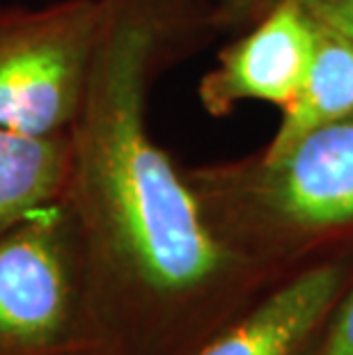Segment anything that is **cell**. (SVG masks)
I'll return each mask as SVG.
<instances>
[{"label":"cell","mask_w":353,"mask_h":355,"mask_svg":"<svg viewBox=\"0 0 353 355\" xmlns=\"http://www.w3.org/2000/svg\"><path fill=\"white\" fill-rule=\"evenodd\" d=\"M85 103L71 126L67 202L106 355H189L280 279L225 245L154 140L165 71L218 37L214 0H101Z\"/></svg>","instance_id":"obj_1"},{"label":"cell","mask_w":353,"mask_h":355,"mask_svg":"<svg viewBox=\"0 0 353 355\" xmlns=\"http://www.w3.org/2000/svg\"><path fill=\"white\" fill-rule=\"evenodd\" d=\"M184 172L216 236L277 279L353 254V115Z\"/></svg>","instance_id":"obj_2"},{"label":"cell","mask_w":353,"mask_h":355,"mask_svg":"<svg viewBox=\"0 0 353 355\" xmlns=\"http://www.w3.org/2000/svg\"><path fill=\"white\" fill-rule=\"evenodd\" d=\"M0 355H106L67 198L0 234Z\"/></svg>","instance_id":"obj_3"},{"label":"cell","mask_w":353,"mask_h":355,"mask_svg":"<svg viewBox=\"0 0 353 355\" xmlns=\"http://www.w3.org/2000/svg\"><path fill=\"white\" fill-rule=\"evenodd\" d=\"M101 0L0 7V126L69 133L85 103L101 37Z\"/></svg>","instance_id":"obj_4"},{"label":"cell","mask_w":353,"mask_h":355,"mask_svg":"<svg viewBox=\"0 0 353 355\" xmlns=\"http://www.w3.org/2000/svg\"><path fill=\"white\" fill-rule=\"evenodd\" d=\"M317 26L294 0H277L218 53L200 78L198 96L207 115L227 117L239 103L264 101L287 108L310 67Z\"/></svg>","instance_id":"obj_5"},{"label":"cell","mask_w":353,"mask_h":355,"mask_svg":"<svg viewBox=\"0 0 353 355\" xmlns=\"http://www.w3.org/2000/svg\"><path fill=\"white\" fill-rule=\"evenodd\" d=\"M353 284V254L282 277L189 355H314Z\"/></svg>","instance_id":"obj_6"},{"label":"cell","mask_w":353,"mask_h":355,"mask_svg":"<svg viewBox=\"0 0 353 355\" xmlns=\"http://www.w3.org/2000/svg\"><path fill=\"white\" fill-rule=\"evenodd\" d=\"M71 179V131L33 135L0 126V234L60 202Z\"/></svg>","instance_id":"obj_7"},{"label":"cell","mask_w":353,"mask_h":355,"mask_svg":"<svg viewBox=\"0 0 353 355\" xmlns=\"http://www.w3.org/2000/svg\"><path fill=\"white\" fill-rule=\"evenodd\" d=\"M349 115H353V46L317 26V42L303 85L294 101L282 108L271 140L261 149L280 152L312 128Z\"/></svg>","instance_id":"obj_8"},{"label":"cell","mask_w":353,"mask_h":355,"mask_svg":"<svg viewBox=\"0 0 353 355\" xmlns=\"http://www.w3.org/2000/svg\"><path fill=\"white\" fill-rule=\"evenodd\" d=\"M277 0H214L218 33H241ZM319 28L330 30L353 46V0H294Z\"/></svg>","instance_id":"obj_9"},{"label":"cell","mask_w":353,"mask_h":355,"mask_svg":"<svg viewBox=\"0 0 353 355\" xmlns=\"http://www.w3.org/2000/svg\"><path fill=\"white\" fill-rule=\"evenodd\" d=\"M314 355H353V284L335 307Z\"/></svg>","instance_id":"obj_10"}]
</instances>
